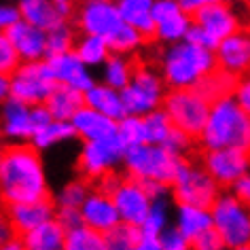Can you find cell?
Listing matches in <instances>:
<instances>
[{
  "instance_id": "603a6c76",
  "label": "cell",
  "mask_w": 250,
  "mask_h": 250,
  "mask_svg": "<svg viewBox=\"0 0 250 250\" xmlns=\"http://www.w3.org/2000/svg\"><path fill=\"white\" fill-rule=\"evenodd\" d=\"M20 237H21L26 250H64L66 227L53 216Z\"/></svg>"
},
{
  "instance_id": "4316f807",
  "label": "cell",
  "mask_w": 250,
  "mask_h": 250,
  "mask_svg": "<svg viewBox=\"0 0 250 250\" xmlns=\"http://www.w3.org/2000/svg\"><path fill=\"white\" fill-rule=\"evenodd\" d=\"M45 106L55 119L70 121L81 106H85V93L74 89V87L58 83L51 89V93H49V98L45 100Z\"/></svg>"
},
{
  "instance_id": "11a10c76",
  "label": "cell",
  "mask_w": 250,
  "mask_h": 250,
  "mask_svg": "<svg viewBox=\"0 0 250 250\" xmlns=\"http://www.w3.org/2000/svg\"><path fill=\"white\" fill-rule=\"evenodd\" d=\"M221 2H229V4H237V2H242V0H221Z\"/></svg>"
},
{
  "instance_id": "d6986e66",
  "label": "cell",
  "mask_w": 250,
  "mask_h": 250,
  "mask_svg": "<svg viewBox=\"0 0 250 250\" xmlns=\"http://www.w3.org/2000/svg\"><path fill=\"white\" fill-rule=\"evenodd\" d=\"M4 208H7V214L11 223H13L17 235H23L30 229L39 227L41 223L53 218L58 206H55L53 197H42V199H32V202H17L4 206Z\"/></svg>"
},
{
  "instance_id": "9c48e42d",
  "label": "cell",
  "mask_w": 250,
  "mask_h": 250,
  "mask_svg": "<svg viewBox=\"0 0 250 250\" xmlns=\"http://www.w3.org/2000/svg\"><path fill=\"white\" fill-rule=\"evenodd\" d=\"M123 155L125 146L117 140V136L106 140H83L74 167L79 176L98 185L108 174L117 172L119 166H123Z\"/></svg>"
},
{
  "instance_id": "f907efd6",
  "label": "cell",
  "mask_w": 250,
  "mask_h": 250,
  "mask_svg": "<svg viewBox=\"0 0 250 250\" xmlns=\"http://www.w3.org/2000/svg\"><path fill=\"white\" fill-rule=\"evenodd\" d=\"M55 218H58L66 229H72V227H77V225L83 223V218H81V208H58L55 210Z\"/></svg>"
},
{
  "instance_id": "d4e9b609",
  "label": "cell",
  "mask_w": 250,
  "mask_h": 250,
  "mask_svg": "<svg viewBox=\"0 0 250 250\" xmlns=\"http://www.w3.org/2000/svg\"><path fill=\"white\" fill-rule=\"evenodd\" d=\"M85 104L100 112H104V115L112 117V119H117V121L127 115L121 89H115V87L106 85L102 81H96V83L85 91Z\"/></svg>"
},
{
  "instance_id": "681fc988",
  "label": "cell",
  "mask_w": 250,
  "mask_h": 250,
  "mask_svg": "<svg viewBox=\"0 0 250 250\" xmlns=\"http://www.w3.org/2000/svg\"><path fill=\"white\" fill-rule=\"evenodd\" d=\"M13 237H17V231L7 214V208H4V210H0V250H4V246H7Z\"/></svg>"
},
{
  "instance_id": "2e32d148",
  "label": "cell",
  "mask_w": 250,
  "mask_h": 250,
  "mask_svg": "<svg viewBox=\"0 0 250 250\" xmlns=\"http://www.w3.org/2000/svg\"><path fill=\"white\" fill-rule=\"evenodd\" d=\"M216 66L233 77L250 72V28H240L237 32L225 36L214 49Z\"/></svg>"
},
{
  "instance_id": "7c38bea8",
  "label": "cell",
  "mask_w": 250,
  "mask_h": 250,
  "mask_svg": "<svg viewBox=\"0 0 250 250\" xmlns=\"http://www.w3.org/2000/svg\"><path fill=\"white\" fill-rule=\"evenodd\" d=\"M110 195L117 206L119 218L123 223L136 225V227H140L145 223V218L148 216V210L153 206V199L148 195L145 183L125 174V176H119L117 183L112 185Z\"/></svg>"
},
{
  "instance_id": "30bf717a",
  "label": "cell",
  "mask_w": 250,
  "mask_h": 250,
  "mask_svg": "<svg viewBox=\"0 0 250 250\" xmlns=\"http://www.w3.org/2000/svg\"><path fill=\"white\" fill-rule=\"evenodd\" d=\"M58 85L47 60L21 62L11 74V96L28 104H45L51 89Z\"/></svg>"
},
{
  "instance_id": "cb8c5ba5",
  "label": "cell",
  "mask_w": 250,
  "mask_h": 250,
  "mask_svg": "<svg viewBox=\"0 0 250 250\" xmlns=\"http://www.w3.org/2000/svg\"><path fill=\"white\" fill-rule=\"evenodd\" d=\"M172 223L176 225V227L183 231V235L193 244L206 229L212 227V212H210V208H202V206L176 204Z\"/></svg>"
},
{
  "instance_id": "b9f144b4",
  "label": "cell",
  "mask_w": 250,
  "mask_h": 250,
  "mask_svg": "<svg viewBox=\"0 0 250 250\" xmlns=\"http://www.w3.org/2000/svg\"><path fill=\"white\" fill-rule=\"evenodd\" d=\"M195 145H197V138H193L191 134H187L178 127H172V132L167 134V138L164 140V146L167 151H172L174 155H180V157H187V159H189V155L193 148H195Z\"/></svg>"
},
{
  "instance_id": "7a4b0ae2",
  "label": "cell",
  "mask_w": 250,
  "mask_h": 250,
  "mask_svg": "<svg viewBox=\"0 0 250 250\" xmlns=\"http://www.w3.org/2000/svg\"><path fill=\"white\" fill-rule=\"evenodd\" d=\"M155 66L159 68L167 89H189L197 87L206 74L216 68V55L212 49L199 47L191 41L161 45Z\"/></svg>"
},
{
  "instance_id": "e0dca14e",
  "label": "cell",
  "mask_w": 250,
  "mask_h": 250,
  "mask_svg": "<svg viewBox=\"0 0 250 250\" xmlns=\"http://www.w3.org/2000/svg\"><path fill=\"white\" fill-rule=\"evenodd\" d=\"M81 218L85 225L98 229L100 233H108L115 225L121 223L117 212V206L112 202V195L100 185H93L89 195L85 197V202L81 204Z\"/></svg>"
},
{
  "instance_id": "60d3db41",
  "label": "cell",
  "mask_w": 250,
  "mask_h": 250,
  "mask_svg": "<svg viewBox=\"0 0 250 250\" xmlns=\"http://www.w3.org/2000/svg\"><path fill=\"white\" fill-rule=\"evenodd\" d=\"M21 64V58L11 41L7 30H0V74H13V70Z\"/></svg>"
},
{
  "instance_id": "4dcf8cb0",
  "label": "cell",
  "mask_w": 250,
  "mask_h": 250,
  "mask_svg": "<svg viewBox=\"0 0 250 250\" xmlns=\"http://www.w3.org/2000/svg\"><path fill=\"white\" fill-rule=\"evenodd\" d=\"M106 41H108L112 53L132 55V58H136L148 42V39L140 30H136L134 26H129V23H125V21L119 23V26L106 36Z\"/></svg>"
},
{
  "instance_id": "74e56055",
  "label": "cell",
  "mask_w": 250,
  "mask_h": 250,
  "mask_svg": "<svg viewBox=\"0 0 250 250\" xmlns=\"http://www.w3.org/2000/svg\"><path fill=\"white\" fill-rule=\"evenodd\" d=\"M104 237H106V250H138L140 227L121 221Z\"/></svg>"
},
{
  "instance_id": "3957f363",
  "label": "cell",
  "mask_w": 250,
  "mask_h": 250,
  "mask_svg": "<svg viewBox=\"0 0 250 250\" xmlns=\"http://www.w3.org/2000/svg\"><path fill=\"white\" fill-rule=\"evenodd\" d=\"M197 145L202 148H250V115L233 96L218 98L210 104L208 121L197 136Z\"/></svg>"
},
{
  "instance_id": "ac0fdd59",
  "label": "cell",
  "mask_w": 250,
  "mask_h": 250,
  "mask_svg": "<svg viewBox=\"0 0 250 250\" xmlns=\"http://www.w3.org/2000/svg\"><path fill=\"white\" fill-rule=\"evenodd\" d=\"M47 64H49V68H51V72L55 77V83L74 87V89H79L83 93L98 81L96 74H93V68L87 66L74 51L49 55Z\"/></svg>"
},
{
  "instance_id": "836d02e7",
  "label": "cell",
  "mask_w": 250,
  "mask_h": 250,
  "mask_svg": "<svg viewBox=\"0 0 250 250\" xmlns=\"http://www.w3.org/2000/svg\"><path fill=\"white\" fill-rule=\"evenodd\" d=\"M235 81H237V77H233V74H229L227 70H223V68L216 66L210 74H206V77L199 81V85L195 87V89L202 91L210 102H214V100H218V98L233 96Z\"/></svg>"
},
{
  "instance_id": "db71d44e",
  "label": "cell",
  "mask_w": 250,
  "mask_h": 250,
  "mask_svg": "<svg viewBox=\"0 0 250 250\" xmlns=\"http://www.w3.org/2000/svg\"><path fill=\"white\" fill-rule=\"evenodd\" d=\"M11 96V77L9 74H0V104Z\"/></svg>"
},
{
  "instance_id": "ffe728a7",
  "label": "cell",
  "mask_w": 250,
  "mask_h": 250,
  "mask_svg": "<svg viewBox=\"0 0 250 250\" xmlns=\"http://www.w3.org/2000/svg\"><path fill=\"white\" fill-rule=\"evenodd\" d=\"M7 32L11 36V41H13L21 62L47 60V30H41L34 23L20 20Z\"/></svg>"
},
{
  "instance_id": "f546056e",
  "label": "cell",
  "mask_w": 250,
  "mask_h": 250,
  "mask_svg": "<svg viewBox=\"0 0 250 250\" xmlns=\"http://www.w3.org/2000/svg\"><path fill=\"white\" fill-rule=\"evenodd\" d=\"M134 70H136V62L132 55L110 53L108 60L100 66V81L115 87V89H123L132 81Z\"/></svg>"
},
{
  "instance_id": "6da1fadb",
  "label": "cell",
  "mask_w": 250,
  "mask_h": 250,
  "mask_svg": "<svg viewBox=\"0 0 250 250\" xmlns=\"http://www.w3.org/2000/svg\"><path fill=\"white\" fill-rule=\"evenodd\" d=\"M42 197H51V185L41 151L32 142L4 146L0 164V204L11 206Z\"/></svg>"
},
{
  "instance_id": "f6af8a7d",
  "label": "cell",
  "mask_w": 250,
  "mask_h": 250,
  "mask_svg": "<svg viewBox=\"0 0 250 250\" xmlns=\"http://www.w3.org/2000/svg\"><path fill=\"white\" fill-rule=\"evenodd\" d=\"M191 248H195V250H221L225 246H223V240H221V235H218V231L214 229V225H212L210 229H206L204 233L191 244Z\"/></svg>"
},
{
  "instance_id": "5b68a950",
  "label": "cell",
  "mask_w": 250,
  "mask_h": 250,
  "mask_svg": "<svg viewBox=\"0 0 250 250\" xmlns=\"http://www.w3.org/2000/svg\"><path fill=\"white\" fill-rule=\"evenodd\" d=\"M212 225L229 250H250V206H246L233 191H221L210 206Z\"/></svg>"
},
{
  "instance_id": "bcb514c9",
  "label": "cell",
  "mask_w": 250,
  "mask_h": 250,
  "mask_svg": "<svg viewBox=\"0 0 250 250\" xmlns=\"http://www.w3.org/2000/svg\"><path fill=\"white\" fill-rule=\"evenodd\" d=\"M233 98H235V102L250 115V72L237 77L235 87H233Z\"/></svg>"
},
{
  "instance_id": "ee69618b",
  "label": "cell",
  "mask_w": 250,
  "mask_h": 250,
  "mask_svg": "<svg viewBox=\"0 0 250 250\" xmlns=\"http://www.w3.org/2000/svg\"><path fill=\"white\" fill-rule=\"evenodd\" d=\"M183 9L180 0H153V17H155V23L164 21V20H170V17L178 15Z\"/></svg>"
},
{
  "instance_id": "680465c9",
  "label": "cell",
  "mask_w": 250,
  "mask_h": 250,
  "mask_svg": "<svg viewBox=\"0 0 250 250\" xmlns=\"http://www.w3.org/2000/svg\"><path fill=\"white\" fill-rule=\"evenodd\" d=\"M115 2H121V0H115Z\"/></svg>"
},
{
  "instance_id": "7dc6e473",
  "label": "cell",
  "mask_w": 250,
  "mask_h": 250,
  "mask_svg": "<svg viewBox=\"0 0 250 250\" xmlns=\"http://www.w3.org/2000/svg\"><path fill=\"white\" fill-rule=\"evenodd\" d=\"M20 20H21L20 4L0 2V30H9L13 23H17Z\"/></svg>"
},
{
  "instance_id": "f1b7e54d",
  "label": "cell",
  "mask_w": 250,
  "mask_h": 250,
  "mask_svg": "<svg viewBox=\"0 0 250 250\" xmlns=\"http://www.w3.org/2000/svg\"><path fill=\"white\" fill-rule=\"evenodd\" d=\"M119 13L121 20L136 30H140L148 41L153 39L155 32V17H153V0H121Z\"/></svg>"
},
{
  "instance_id": "e575fe53",
  "label": "cell",
  "mask_w": 250,
  "mask_h": 250,
  "mask_svg": "<svg viewBox=\"0 0 250 250\" xmlns=\"http://www.w3.org/2000/svg\"><path fill=\"white\" fill-rule=\"evenodd\" d=\"M93 183H89L83 176H74L68 183H64L58 191L53 193V202L58 208H81V204L85 202V197L89 195Z\"/></svg>"
},
{
  "instance_id": "8d00e7d4",
  "label": "cell",
  "mask_w": 250,
  "mask_h": 250,
  "mask_svg": "<svg viewBox=\"0 0 250 250\" xmlns=\"http://www.w3.org/2000/svg\"><path fill=\"white\" fill-rule=\"evenodd\" d=\"M117 140L125 148L145 145L146 140V125L142 115H125L117 121Z\"/></svg>"
},
{
  "instance_id": "83f0119b",
  "label": "cell",
  "mask_w": 250,
  "mask_h": 250,
  "mask_svg": "<svg viewBox=\"0 0 250 250\" xmlns=\"http://www.w3.org/2000/svg\"><path fill=\"white\" fill-rule=\"evenodd\" d=\"M74 138H77V132H74L72 123L53 117L47 125H42V127L36 129L30 142H32L41 153H45V151H51L55 146L68 145V142H72Z\"/></svg>"
},
{
  "instance_id": "44dd1931",
  "label": "cell",
  "mask_w": 250,
  "mask_h": 250,
  "mask_svg": "<svg viewBox=\"0 0 250 250\" xmlns=\"http://www.w3.org/2000/svg\"><path fill=\"white\" fill-rule=\"evenodd\" d=\"M70 123L77 132V138L81 140H106L117 136V119L104 115L87 104L77 110Z\"/></svg>"
},
{
  "instance_id": "7bdbcfd3",
  "label": "cell",
  "mask_w": 250,
  "mask_h": 250,
  "mask_svg": "<svg viewBox=\"0 0 250 250\" xmlns=\"http://www.w3.org/2000/svg\"><path fill=\"white\" fill-rule=\"evenodd\" d=\"M159 242H161V250H187V248H191V242L187 240L183 235V231H180L174 223H170L164 231H161Z\"/></svg>"
},
{
  "instance_id": "52a82bcc",
  "label": "cell",
  "mask_w": 250,
  "mask_h": 250,
  "mask_svg": "<svg viewBox=\"0 0 250 250\" xmlns=\"http://www.w3.org/2000/svg\"><path fill=\"white\" fill-rule=\"evenodd\" d=\"M223 187L206 170L202 161H185L178 176L170 185V195L174 204H191L210 208L221 195Z\"/></svg>"
},
{
  "instance_id": "8fae6325",
  "label": "cell",
  "mask_w": 250,
  "mask_h": 250,
  "mask_svg": "<svg viewBox=\"0 0 250 250\" xmlns=\"http://www.w3.org/2000/svg\"><path fill=\"white\" fill-rule=\"evenodd\" d=\"M199 161L223 189H231L235 180H240L250 170V148H240V146L204 148Z\"/></svg>"
},
{
  "instance_id": "f35d334b",
  "label": "cell",
  "mask_w": 250,
  "mask_h": 250,
  "mask_svg": "<svg viewBox=\"0 0 250 250\" xmlns=\"http://www.w3.org/2000/svg\"><path fill=\"white\" fill-rule=\"evenodd\" d=\"M77 36H79V30L74 26H70L68 21L47 30V58L49 55H55V53L74 51Z\"/></svg>"
},
{
  "instance_id": "9f6ffc18",
  "label": "cell",
  "mask_w": 250,
  "mask_h": 250,
  "mask_svg": "<svg viewBox=\"0 0 250 250\" xmlns=\"http://www.w3.org/2000/svg\"><path fill=\"white\" fill-rule=\"evenodd\" d=\"M242 4H244V7H246L248 11H250V0H242Z\"/></svg>"
},
{
  "instance_id": "816d5d0a",
  "label": "cell",
  "mask_w": 250,
  "mask_h": 250,
  "mask_svg": "<svg viewBox=\"0 0 250 250\" xmlns=\"http://www.w3.org/2000/svg\"><path fill=\"white\" fill-rule=\"evenodd\" d=\"M229 191H233V195H235V197H240L244 204L250 206V170L244 174L240 180H235L233 187H231Z\"/></svg>"
},
{
  "instance_id": "d590c367",
  "label": "cell",
  "mask_w": 250,
  "mask_h": 250,
  "mask_svg": "<svg viewBox=\"0 0 250 250\" xmlns=\"http://www.w3.org/2000/svg\"><path fill=\"white\" fill-rule=\"evenodd\" d=\"M64 250H106V237L98 229L81 223L72 229H66Z\"/></svg>"
},
{
  "instance_id": "5bb4252c",
  "label": "cell",
  "mask_w": 250,
  "mask_h": 250,
  "mask_svg": "<svg viewBox=\"0 0 250 250\" xmlns=\"http://www.w3.org/2000/svg\"><path fill=\"white\" fill-rule=\"evenodd\" d=\"M32 104L9 96L0 104V138L7 145L30 142L34 136Z\"/></svg>"
},
{
  "instance_id": "ba28073f",
  "label": "cell",
  "mask_w": 250,
  "mask_h": 250,
  "mask_svg": "<svg viewBox=\"0 0 250 250\" xmlns=\"http://www.w3.org/2000/svg\"><path fill=\"white\" fill-rule=\"evenodd\" d=\"M210 104L212 102L202 91L195 87H189V89H167L161 108L167 112L174 127L197 138L208 121Z\"/></svg>"
},
{
  "instance_id": "484cf974",
  "label": "cell",
  "mask_w": 250,
  "mask_h": 250,
  "mask_svg": "<svg viewBox=\"0 0 250 250\" xmlns=\"http://www.w3.org/2000/svg\"><path fill=\"white\" fill-rule=\"evenodd\" d=\"M20 11H21V20L34 23L41 30H51L64 21H70L60 11L55 0H21Z\"/></svg>"
},
{
  "instance_id": "6f0895ef",
  "label": "cell",
  "mask_w": 250,
  "mask_h": 250,
  "mask_svg": "<svg viewBox=\"0 0 250 250\" xmlns=\"http://www.w3.org/2000/svg\"><path fill=\"white\" fill-rule=\"evenodd\" d=\"M0 164H2V148H0Z\"/></svg>"
},
{
  "instance_id": "7402d4cb",
  "label": "cell",
  "mask_w": 250,
  "mask_h": 250,
  "mask_svg": "<svg viewBox=\"0 0 250 250\" xmlns=\"http://www.w3.org/2000/svg\"><path fill=\"white\" fill-rule=\"evenodd\" d=\"M170 197H161L153 199V206L148 210V216L145 218V223L140 225V242L138 250H161L159 235L167 225L172 223V208H170Z\"/></svg>"
},
{
  "instance_id": "1f68e13d",
  "label": "cell",
  "mask_w": 250,
  "mask_h": 250,
  "mask_svg": "<svg viewBox=\"0 0 250 250\" xmlns=\"http://www.w3.org/2000/svg\"><path fill=\"white\" fill-rule=\"evenodd\" d=\"M74 53L79 55L81 60L85 62L89 68H100L108 60L110 45L106 41V36H98V34H81L77 36V45H74Z\"/></svg>"
},
{
  "instance_id": "4fadbf2b",
  "label": "cell",
  "mask_w": 250,
  "mask_h": 250,
  "mask_svg": "<svg viewBox=\"0 0 250 250\" xmlns=\"http://www.w3.org/2000/svg\"><path fill=\"white\" fill-rule=\"evenodd\" d=\"M121 21L115 0H77L72 23L81 34L108 36Z\"/></svg>"
},
{
  "instance_id": "9a60e30c",
  "label": "cell",
  "mask_w": 250,
  "mask_h": 250,
  "mask_svg": "<svg viewBox=\"0 0 250 250\" xmlns=\"http://www.w3.org/2000/svg\"><path fill=\"white\" fill-rule=\"evenodd\" d=\"M193 23H197L199 28H204L208 34H212L214 39L221 42L225 36L237 32L240 28H244V15L237 9V4L221 2L214 0L208 7L199 9L193 15Z\"/></svg>"
},
{
  "instance_id": "8992f818",
  "label": "cell",
  "mask_w": 250,
  "mask_h": 250,
  "mask_svg": "<svg viewBox=\"0 0 250 250\" xmlns=\"http://www.w3.org/2000/svg\"><path fill=\"white\" fill-rule=\"evenodd\" d=\"M127 115H146L161 108L167 93V85L155 64H136L134 77L121 89Z\"/></svg>"
},
{
  "instance_id": "277c9868",
  "label": "cell",
  "mask_w": 250,
  "mask_h": 250,
  "mask_svg": "<svg viewBox=\"0 0 250 250\" xmlns=\"http://www.w3.org/2000/svg\"><path fill=\"white\" fill-rule=\"evenodd\" d=\"M187 157L174 155L167 151L164 145H153V142H145V145L125 148L123 155V172L140 183L146 180H157V183L172 185L174 178L178 176L180 167L185 166Z\"/></svg>"
},
{
  "instance_id": "c3c4849f",
  "label": "cell",
  "mask_w": 250,
  "mask_h": 250,
  "mask_svg": "<svg viewBox=\"0 0 250 250\" xmlns=\"http://www.w3.org/2000/svg\"><path fill=\"white\" fill-rule=\"evenodd\" d=\"M187 41H191V42H195V45L199 47H206V49H212L214 51L216 45H218V41L214 39L212 34H208L204 28H199L197 23H193L191 30H189V34H187Z\"/></svg>"
},
{
  "instance_id": "f5cc1de1",
  "label": "cell",
  "mask_w": 250,
  "mask_h": 250,
  "mask_svg": "<svg viewBox=\"0 0 250 250\" xmlns=\"http://www.w3.org/2000/svg\"><path fill=\"white\" fill-rule=\"evenodd\" d=\"M210 2H214V0H180V4H183V9L187 11V13H191V15H195L199 9L208 7Z\"/></svg>"
},
{
  "instance_id": "ab89813d",
  "label": "cell",
  "mask_w": 250,
  "mask_h": 250,
  "mask_svg": "<svg viewBox=\"0 0 250 250\" xmlns=\"http://www.w3.org/2000/svg\"><path fill=\"white\" fill-rule=\"evenodd\" d=\"M142 117H145V125H146V140L153 142V145H164V140L174 127L167 112L164 108H155Z\"/></svg>"
},
{
  "instance_id": "d6a6232c",
  "label": "cell",
  "mask_w": 250,
  "mask_h": 250,
  "mask_svg": "<svg viewBox=\"0 0 250 250\" xmlns=\"http://www.w3.org/2000/svg\"><path fill=\"white\" fill-rule=\"evenodd\" d=\"M193 26V15L187 11H180L178 15L164 20L159 23H155V32L153 41H157L159 45H172V42H180L187 39L189 30Z\"/></svg>"
}]
</instances>
